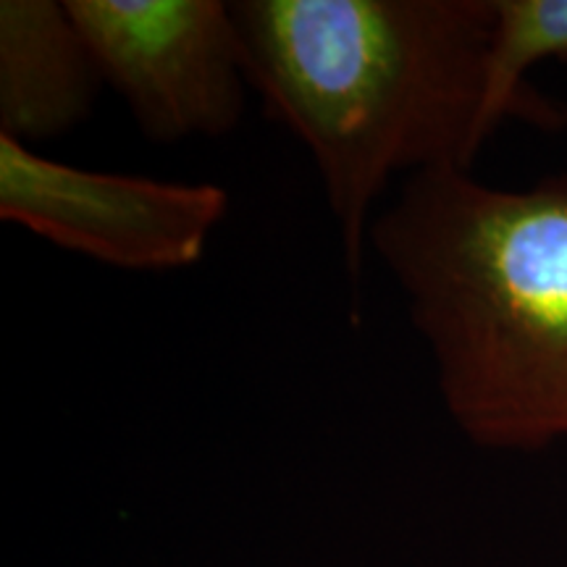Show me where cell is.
Here are the masks:
<instances>
[{
    "mask_svg": "<svg viewBox=\"0 0 567 567\" xmlns=\"http://www.w3.org/2000/svg\"><path fill=\"white\" fill-rule=\"evenodd\" d=\"M467 442L567 446V174L507 189L465 168L408 176L368 231Z\"/></svg>",
    "mask_w": 567,
    "mask_h": 567,
    "instance_id": "6da1fadb",
    "label": "cell"
},
{
    "mask_svg": "<svg viewBox=\"0 0 567 567\" xmlns=\"http://www.w3.org/2000/svg\"><path fill=\"white\" fill-rule=\"evenodd\" d=\"M250 90L302 142L358 292L394 176L473 172L492 0H237Z\"/></svg>",
    "mask_w": 567,
    "mask_h": 567,
    "instance_id": "7a4b0ae2",
    "label": "cell"
},
{
    "mask_svg": "<svg viewBox=\"0 0 567 567\" xmlns=\"http://www.w3.org/2000/svg\"><path fill=\"white\" fill-rule=\"evenodd\" d=\"M66 9L145 140H221L243 124L250 82L231 3L66 0Z\"/></svg>",
    "mask_w": 567,
    "mask_h": 567,
    "instance_id": "3957f363",
    "label": "cell"
},
{
    "mask_svg": "<svg viewBox=\"0 0 567 567\" xmlns=\"http://www.w3.org/2000/svg\"><path fill=\"white\" fill-rule=\"evenodd\" d=\"M226 213L229 193L213 182L95 172L0 134V218L97 264L145 274L193 268Z\"/></svg>",
    "mask_w": 567,
    "mask_h": 567,
    "instance_id": "277c9868",
    "label": "cell"
},
{
    "mask_svg": "<svg viewBox=\"0 0 567 567\" xmlns=\"http://www.w3.org/2000/svg\"><path fill=\"white\" fill-rule=\"evenodd\" d=\"M103 87L66 0L0 3V134L34 147L74 132Z\"/></svg>",
    "mask_w": 567,
    "mask_h": 567,
    "instance_id": "5b68a950",
    "label": "cell"
},
{
    "mask_svg": "<svg viewBox=\"0 0 567 567\" xmlns=\"http://www.w3.org/2000/svg\"><path fill=\"white\" fill-rule=\"evenodd\" d=\"M492 9L473 132L476 158L507 118L547 132L567 126L565 105L526 82L538 63H567V0H492Z\"/></svg>",
    "mask_w": 567,
    "mask_h": 567,
    "instance_id": "8992f818",
    "label": "cell"
}]
</instances>
